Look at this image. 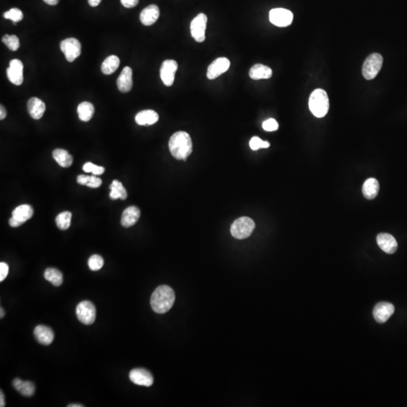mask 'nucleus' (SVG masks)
<instances>
[{
	"mask_svg": "<svg viewBox=\"0 0 407 407\" xmlns=\"http://www.w3.org/2000/svg\"><path fill=\"white\" fill-rule=\"evenodd\" d=\"M174 301L175 294L173 289L167 285L159 286L151 296V307L158 314H165L171 309Z\"/></svg>",
	"mask_w": 407,
	"mask_h": 407,
	"instance_id": "obj_1",
	"label": "nucleus"
},
{
	"mask_svg": "<svg viewBox=\"0 0 407 407\" xmlns=\"http://www.w3.org/2000/svg\"><path fill=\"white\" fill-rule=\"evenodd\" d=\"M170 153L178 160H185L192 152V139L185 131H177L169 140Z\"/></svg>",
	"mask_w": 407,
	"mask_h": 407,
	"instance_id": "obj_2",
	"label": "nucleus"
},
{
	"mask_svg": "<svg viewBox=\"0 0 407 407\" xmlns=\"http://www.w3.org/2000/svg\"><path fill=\"white\" fill-rule=\"evenodd\" d=\"M311 112L317 118H323L327 115L330 108L329 97L323 89H316L311 93L309 100Z\"/></svg>",
	"mask_w": 407,
	"mask_h": 407,
	"instance_id": "obj_3",
	"label": "nucleus"
},
{
	"mask_svg": "<svg viewBox=\"0 0 407 407\" xmlns=\"http://www.w3.org/2000/svg\"><path fill=\"white\" fill-rule=\"evenodd\" d=\"M255 229V222L250 217L237 219L231 225V234L237 239H245L250 236Z\"/></svg>",
	"mask_w": 407,
	"mask_h": 407,
	"instance_id": "obj_4",
	"label": "nucleus"
},
{
	"mask_svg": "<svg viewBox=\"0 0 407 407\" xmlns=\"http://www.w3.org/2000/svg\"><path fill=\"white\" fill-rule=\"evenodd\" d=\"M383 57L378 53H374L367 57L363 66L362 73L364 78L371 80L376 77L382 69Z\"/></svg>",
	"mask_w": 407,
	"mask_h": 407,
	"instance_id": "obj_5",
	"label": "nucleus"
},
{
	"mask_svg": "<svg viewBox=\"0 0 407 407\" xmlns=\"http://www.w3.org/2000/svg\"><path fill=\"white\" fill-rule=\"evenodd\" d=\"M76 316L85 325H91L96 318V308L90 301H82L76 307Z\"/></svg>",
	"mask_w": 407,
	"mask_h": 407,
	"instance_id": "obj_6",
	"label": "nucleus"
},
{
	"mask_svg": "<svg viewBox=\"0 0 407 407\" xmlns=\"http://www.w3.org/2000/svg\"><path fill=\"white\" fill-rule=\"evenodd\" d=\"M60 50L65 56L67 61L74 62L80 56L82 45L80 42L75 38H66L60 44Z\"/></svg>",
	"mask_w": 407,
	"mask_h": 407,
	"instance_id": "obj_7",
	"label": "nucleus"
},
{
	"mask_svg": "<svg viewBox=\"0 0 407 407\" xmlns=\"http://www.w3.org/2000/svg\"><path fill=\"white\" fill-rule=\"evenodd\" d=\"M207 23V15L203 13L199 14L191 22V35L196 42H203L205 40Z\"/></svg>",
	"mask_w": 407,
	"mask_h": 407,
	"instance_id": "obj_8",
	"label": "nucleus"
},
{
	"mask_svg": "<svg viewBox=\"0 0 407 407\" xmlns=\"http://www.w3.org/2000/svg\"><path fill=\"white\" fill-rule=\"evenodd\" d=\"M294 19V15L291 11L285 9H273L269 12V20L274 25L279 27H285L291 25Z\"/></svg>",
	"mask_w": 407,
	"mask_h": 407,
	"instance_id": "obj_9",
	"label": "nucleus"
},
{
	"mask_svg": "<svg viewBox=\"0 0 407 407\" xmlns=\"http://www.w3.org/2000/svg\"><path fill=\"white\" fill-rule=\"evenodd\" d=\"M178 64L174 60H166L162 63L160 69V76L164 85L167 87L173 85Z\"/></svg>",
	"mask_w": 407,
	"mask_h": 407,
	"instance_id": "obj_10",
	"label": "nucleus"
},
{
	"mask_svg": "<svg viewBox=\"0 0 407 407\" xmlns=\"http://www.w3.org/2000/svg\"><path fill=\"white\" fill-rule=\"evenodd\" d=\"M230 60L226 57H218L211 63L207 68V79L213 80L229 70Z\"/></svg>",
	"mask_w": 407,
	"mask_h": 407,
	"instance_id": "obj_11",
	"label": "nucleus"
},
{
	"mask_svg": "<svg viewBox=\"0 0 407 407\" xmlns=\"http://www.w3.org/2000/svg\"><path fill=\"white\" fill-rule=\"evenodd\" d=\"M23 66L22 62L18 59H14L9 63V67L7 69V77L14 85H21L23 84Z\"/></svg>",
	"mask_w": 407,
	"mask_h": 407,
	"instance_id": "obj_12",
	"label": "nucleus"
},
{
	"mask_svg": "<svg viewBox=\"0 0 407 407\" xmlns=\"http://www.w3.org/2000/svg\"><path fill=\"white\" fill-rule=\"evenodd\" d=\"M394 306L390 302H379L372 311L374 318L379 324L386 323L394 312Z\"/></svg>",
	"mask_w": 407,
	"mask_h": 407,
	"instance_id": "obj_13",
	"label": "nucleus"
},
{
	"mask_svg": "<svg viewBox=\"0 0 407 407\" xmlns=\"http://www.w3.org/2000/svg\"><path fill=\"white\" fill-rule=\"evenodd\" d=\"M129 378L134 384L145 387H149L154 382L153 376L151 372L143 368L132 370L129 373Z\"/></svg>",
	"mask_w": 407,
	"mask_h": 407,
	"instance_id": "obj_14",
	"label": "nucleus"
},
{
	"mask_svg": "<svg viewBox=\"0 0 407 407\" xmlns=\"http://www.w3.org/2000/svg\"><path fill=\"white\" fill-rule=\"evenodd\" d=\"M379 247L388 254H393L397 251V242L394 236L390 234L380 233L376 238Z\"/></svg>",
	"mask_w": 407,
	"mask_h": 407,
	"instance_id": "obj_15",
	"label": "nucleus"
},
{
	"mask_svg": "<svg viewBox=\"0 0 407 407\" xmlns=\"http://www.w3.org/2000/svg\"><path fill=\"white\" fill-rule=\"evenodd\" d=\"M133 72L130 67H126L122 70V73L117 79V86L122 93H128L133 87Z\"/></svg>",
	"mask_w": 407,
	"mask_h": 407,
	"instance_id": "obj_16",
	"label": "nucleus"
},
{
	"mask_svg": "<svg viewBox=\"0 0 407 407\" xmlns=\"http://www.w3.org/2000/svg\"><path fill=\"white\" fill-rule=\"evenodd\" d=\"M46 110L45 103L37 97H31L27 102V111L33 119L38 120L43 116Z\"/></svg>",
	"mask_w": 407,
	"mask_h": 407,
	"instance_id": "obj_17",
	"label": "nucleus"
},
{
	"mask_svg": "<svg viewBox=\"0 0 407 407\" xmlns=\"http://www.w3.org/2000/svg\"><path fill=\"white\" fill-rule=\"evenodd\" d=\"M159 15H160V11L157 5H148L140 13V21L144 25L151 26L157 21Z\"/></svg>",
	"mask_w": 407,
	"mask_h": 407,
	"instance_id": "obj_18",
	"label": "nucleus"
},
{
	"mask_svg": "<svg viewBox=\"0 0 407 407\" xmlns=\"http://www.w3.org/2000/svg\"><path fill=\"white\" fill-rule=\"evenodd\" d=\"M34 335L37 340L44 346H49L53 342L55 334L50 327L45 325H38L34 330Z\"/></svg>",
	"mask_w": 407,
	"mask_h": 407,
	"instance_id": "obj_19",
	"label": "nucleus"
},
{
	"mask_svg": "<svg viewBox=\"0 0 407 407\" xmlns=\"http://www.w3.org/2000/svg\"><path fill=\"white\" fill-rule=\"evenodd\" d=\"M140 217V210L136 206H130L122 213L121 224L125 228L133 226L137 223Z\"/></svg>",
	"mask_w": 407,
	"mask_h": 407,
	"instance_id": "obj_20",
	"label": "nucleus"
},
{
	"mask_svg": "<svg viewBox=\"0 0 407 407\" xmlns=\"http://www.w3.org/2000/svg\"><path fill=\"white\" fill-rule=\"evenodd\" d=\"M159 114L154 111L147 110V111H140L136 115L135 122L137 125L143 126L154 125L159 121Z\"/></svg>",
	"mask_w": 407,
	"mask_h": 407,
	"instance_id": "obj_21",
	"label": "nucleus"
},
{
	"mask_svg": "<svg viewBox=\"0 0 407 407\" xmlns=\"http://www.w3.org/2000/svg\"><path fill=\"white\" fill-rule=\"evenodd\" d=\"M249 75L254 80L270 79L272 75V70L267 66L257 64L251 67L249 72Z\"/></svg>",
	"mask_w": 407,
	"mask_h": 407,
	"instance_id": "obj_22",
	"label": "nucleus"
},
{
	"mask_svg": "<svg viewBox=\"0 0 407 407\" xmlns=\"http://www.w3.org/2000/svg\"><path fill=\"white\" fill-rule=\"evenodd\" d=\"M379 184L375 178H370L365 181L363 185L362 192L364 197L368 200L375 199L379 194Z\"/></svg>",
	"mask_w": 407,
	"mask_h": 407,
	"instance_id": "obj_23",
	"label": "nucleus"
},
{
	"mask_svg": "<svg viewBox=\"0 0 407 407\" xmlns=\"http://www.w3.org/2000/svg\"><path fill=\"white\" fill-rule=\"evenodd\" d=\"M12 385L15 389L25 397H32L35 393V386L32 382H30V381L23 382L21 379L17 378V379H14Z\"/></svg>",
	"mask_w": 407,
	"mask_h": 407,
	"instance_id": "obj_24",
	"label": "nucleus"
},
{
	"mask_svg": "<svg viewBox=\"0 0 407 407\" xmlns=\"http://www.w3.org/2000/svg\"><path fill=\"white\" fill-rule=\"evenodd\" d=\"M53 158L62 167H70L74 162L72 155L63 148H56L53 151Z\"/></svg>",
	"mask_w": 407,
	"mask_h": 407,
	"instance_id": "obj_25",
	"label": "nucleus"
},
{
	"mask_svg": "<svg viewBox=\"0 0 407 407\" xmlns=\"http://www.w3.org/2000/svg\"><path fill=\"white\" fill-rule=\"evenodd\" d=\"M34 208L31 206L29 204H22L13 210L12 217L24 223L34 216Z\"/></svg>",
	"mask_w": 407,
	"mask_h": 407,
	"instance_id": "obj_26",
	"label": "nucleus"
},
{
	"mask_svg": "<svg viewBox=\"0 0 407 407\" xmlns=\"http://www.w3.org/2000/svg\"><path fill=\"white\" fill-rule=\"evenodd\" d=\"M77 112L81 121L89 122L94 114V107L90 102H82L78 107Z\"/></svg>",
	"mask_w": 407,
	"mask_h": 407,
	"instance_id": "obj_27",
	"label": "nucleus"
},
{
	"mask_svg": "<svg viewBox=\"0 0 407 407\" xmlns=\"http://www.w3.org/2000/svg\"><path fill=\"white\" fill-rule=\"evenodd\" d=\"M120 60L115 56H109L101 65V71L104 75H111L119 68Z\"/></svg>",
	"mask_w": 407,
	"mask_h": 407,
	"instance_id": "obj_28",
	"label": "nucleus"
},
{
	"mask_svg": "<svg viewBox=\"0 0 407 407\" xmlns=\"http://www.w3.org/2000/svg\"><path fill=\"white\" fill-rule=\"evenodd\" d=\"M44 277L45 280H48L51 284L56 287L61 285L64 282V276L62 272L58 269H54V268L47 269L44 273Z\"/></svg>",
	"mask_w": 407,
	"mask_h": 407,
	"instance_id": "obj_29",
	"label": "nucleus"
},
{
	"mask_svg": "<svg viewBox=\"0 0 407 407\" xmlns=\"http://www.w3.org/2000/svg\"><path fill=\"white\" fill-rule=\"evenodd\" d=\"M71 219H72V214L70 211L60 213L56 217L57 226L61 230H67L71 225Z\"/></svg>",
	"mask_w": 407,
	"mask_h": 407,
	"instance_id": "obj_30",
	"label": "nucleus"
},
{
	"mask_svg": "<svg viewBox=\"0 0 407 407\" xmlns=\"http://www.w3.org/2000/svg\"><path fill=\"white\" fill-rule=\"evenodd\" d=\"M2 42L8 47L9 50L12 52H16L18 50L20 47V41L18 37L15 35H9L5 34L2 38Z\"/></svg>",
	"mask_w": 407,
	"mask_h": 407,
	"instance_id": "obj_31",
	"label": "nucleus"
},
{
	"mask_svg": "<svg viewBox=\"0 0 407 407\" xmlns=\"http://www.w3.org/2000/svg\"><path fill=\"white\" fill-rule=\"evenodd\" d=\"M88 264H89V269L93 271V272H95V271L100 270L104 266V261L103 257H100V255L94 254L89 258Z\"/></svg>",
	"mask_w": 407,
	"mask_h": 407,
	"instance_id": "obj_32",
	"label": "nucleus"
},
{
	"mask_svg": "<svg viewBox=\"0 0 407 407\" xmlns=\"http://www.w3.org/2000/svg\"><path fill=\"white\" fill-rule=\"evenodd\" d=\"M3 17L5 19L12 20L13 21V23H17V22L20 21L23 19V12L20 9H17V8H13V9H10L8 12H5L3 14Z\"/></svg>",
	"mask_w": 407,
	"mask_h": 407,
	"instance_id": "obj_33",
	"label": "nucleus"
},
{
	"mask_svg": "<svg viewBox=\"0 0 407 407\" xmlns=\"http://www.w3.org/2000/svg\"><path fill=\"white\" fill-rule=\"evenodd\" d=\"M270 144L268 141H263L259 137H254L250 141V147L254 151L261 148H269Z\"/></svg>",
	"mask_w": 407,
	"mask_h": 407,
	"instance_id": "obj_34",
	"label": "nucleus"
},
{
	"mask_svg": "<svg viewBox=\"0 0 407 407\" xmlns=\"http://www.w3.org/2000/svg\"><path fill=\"white\" fill-rule=\"evenodd\" d=\"M111 185V186H113L114 188H115L116 190L118 191V192L119 193V195H120V199H122V200H125V199H126V198H127L128 196L127 191H126L125 187H124L123 185H122V183L119 182V181H117V180H114Z\"/></svg>",
	"mask_w": 407,
	"mask_h": 407,
	"instance_id": "obj_35",
	"label": "nucleus"
},
{
	"mask_svg": "<svg viewBox=\"0 0 407 407\" xmlns=\"http://www.w3.org/2000/svg\"><path fill=\"white\" fill-rule=\"evenodd\" d=\"M262 128L266 131H275L278 129V123L274 119H269L262 123Z\"/></svg>",
	"mask_w": 407,
	"mask_h": 407,
	"instance_id": "obj_36",
	"label": "nucleus"
},
{
	"mask_svg": "<svg viewBox=\"0 0 407 407\" xmlns=\"http://www.w3.org/2000/svg\"><path fill=\"white\" fill-rule=\"evenodd\" d=\"M9 268L5 262L0 263V281H3L9 274Z\"/></svg>",
	"mask_w": 407,
	"mask_h": 407,
	"instance_id": "obj_37",
	"label": "nucleus"
},
{
	"mask_svg": "<svg viewBox=\"0 0 407 407\" xmlns=\"http://www.w3.org/2000/svg\"><path fill=\"white\" fill-rule=\"evenodd\" d=\"M101 179L96 177V175H92L91 176L90 181H89V183L88 184L87 186L90 187V188H93V189H96V188L100 187V185H101Z\"/></svg>",
	"mask_w": 407,
	"mask_h": 407,
	"instance_id": "obj_38",
	"label": "nucleus"
},
{
	"mask_svg": "<svg viewBox=\"0 0 407 407\" xmlns=\"http://www.w3.org/2000/svg\"><path fill=\"white\" fill-rule=\"evenodd\" d=\"M120 1L122 5L127 9H131L137 6L139 2V0H120Z\"/></svg>",
	"mask_w": 407,
	"mask_h": 407,
	"instance_id": "obj_39",
	"label": "nucleus"
},
{
	"mask_svg": "<svg viewBox=\"0 0 407 407\" xmlns=\"http://www.w3.org/2000/svg\"><path fill=\"white\" fill-rule=\"evenodd\" d=\"M90 178L91 176L82 174V175L78 176V177H77V183L80 185H87L89 181H90Z\"/></svg>",
	"mask_w": 407,
	"mask_h": 407,
	"instance_id": "obj_40",
	"label": "nucleus"
},
{
	"mask_svg": "<svg viewBox=\"0 0 407 407\" xmlns=\"http://www.w3.org/2000/svg\"><path fill=\"white\" fill-rule=\"evenodd\" d=\"M104 171H105V169H104V167L97 166H96V165H94L92 173L93 174V175H101V174H104Z\"/></svg>",
	"mask_w": 407,
	"mask_h": 407,
	"instance_id": "obj_41",
	"label": "nucleus"
},
{
	"mask_svg": "<svg viewBox=\"0 0 407 407\" xmlns=\"http://www.w3.org/2000/svg\"><path fill=\"white\" fill-rule=\"evenodd\" d=\"M93 166H94V164L92 163V162H87V163H85L84 165L83 169L84 171L86 172V173H92V170H93Z\"/></svg>",
	"mask_w": 407,
	"mask_h": 407,
	"instance_id": "obj_42",
	"label": "nucleus"
},
{
	"mask_svg": "<svg viewBox=\"0 0 407 407\" xmlns=\"http://www.w3.org/2000/svg\"><path fill=\"white\" fill-rule=\"evenodd\" d=\"M9 225L13 227V228H16V227L20 226L21 225L23 222H20V221H18L16 219L14 218V217H12V218L9 220Z\"/></svg>",
	"mask_w": 407,
	"mask_h": 407,
	"instance_id": "obj_43",
	"label": "nucleus"
},
{
	"mask_svg": "<svg viewBox=\"0 0 407 407\" xmlns=\"http://www.w3.org/2000/svg\"><path fill=\"white\" fill-rule=\"evenodd\" d=\"M6 115V110H5V108L3 107V106L1 105V107H0V119H1V120H3L4 119H5Z\"/></svg>",
	"mask_w": 407,
	"mask_h": 407,
	"instance_id": "obj_44",
	"label": "nucleus"
},
{
	"mask_svg": "<svg viewBox=\"0 0 407 407\" xmlns=\"http://www.w3.org/2000/svg\"><path fill=\"white\" fill-rule=\"evenodd\" d=\"M102 0H88V2H89V5L92 7H96L97 5H100V2H101Z\"/></svg>",
	"mask_w": 407,
	"mask_h": 407,
	"instance_id": "obj_45",
	"label": "nucleus"
},
{
	"mask_svg": "<svg viewBox=\"0 0 407 407\" xmlns=\"http://www.w3.org/2000/svg\"><path fill=\"white\" fill-rule=\"evenodd\" d=\"M45 3L50 5H56L59 2V0H43Z\"/></svg>",
	"mask_w": 407,
	"mask_h": 407,
	"instance_id": "obj_46",
	"label": "nucleus"
},
{
	"mask_svg": "<svg viewBox=\"0 0 407 407\" xmlns=\"http://www.w3.org/2000/svg\"><path fill=\"white\" fill-rule=\"evenodd\" d=\"M5 406V398H4V394L3 393H2V390H1V393H0V407H4Z\"/></svg>",
	"mask_w": 407,
	"mask_h": 407,
	"instance_id": "obj_47",
	"label": "nucleus"
},
{
	"mask_svg": "<svg viewBox=\"0 0 407 407\" xmlns=\"http://www.w3.org/2000/svg\"><path fill=\"white\" fill-rule=\"evenodd\" d=\"M68 407H83L84 406L83 405H81V404H79V405H78V404H70V405H68Z\"/></svg>",
	"mask_w": 407,
	"mask_h": 407,
	"instance_id": "obj_48",
	"label": "nucleus"
},
{
	"mask_svg": "<svg viewBox=\"0 0 407 407\" xmlns=\"http://www.w3.org/2000/svg\"><path fill=\"white\" fill-rule=\"evenodd\" d=\"M4 315H5V312H4L3 309L1 308V318H2V317H4Z\"/></svg>",
	"mask_w": 407,
	"mask_h": 407,
	"instance_id": "obj_49",
	"label": "nucleus"
}]
</instances>
